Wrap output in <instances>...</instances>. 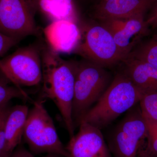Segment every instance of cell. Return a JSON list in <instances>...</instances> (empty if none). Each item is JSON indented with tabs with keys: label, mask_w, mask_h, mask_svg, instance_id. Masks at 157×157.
Returning a JSON list of instances; mask_svg holds the SVG:
<instances>
[{
	"label": "cell",
	"mask_w": 157,
	"mask_h": 157,
	"mask_svg": "<svg viewBox=\"0 0 157 157\" xmlns=\"http://www.w3.org/2000/svg\"><path fill=\"white\" fill-rule=\"evenodd\" d=\"M41 99H49L58 109L70 138L74 135L72 117L77 61L66 60L48 46L41 48Z\"/></svg>",
	"instance_id": "1"
},
{
	"label": "cell",
	"mask_w": 157,
	"mask_h": 157,
	"mask_svg": "<svg viewBox=\"0 0 157 157\" xmlns=\"http://www.w3.org/2000/svg\"><path fill=\"white\" fill-rule=\"evenodd\" d=\"M143 95L123 71L120 72L95 105L82 118L79 124L87 123L101 130L135 107Z\"/></svg>",
	"instance_id": "2"
},
{
	"label": "cell",
	"mask_w": 157,
	"mask_h": 157,
	"mask_svg": "<svg viewBox=\"0 0 157 157\" xmlns=\"http://www.w3.org/2000/svg\"><path fill=\"white\" fill-rule=\"evenodd\" d=\"M111 83L105 68L83 59L77 62L72 117L74 126H78L82 118L96 104Z\"/></svg>",
	"instance_id": "3"
},
{
	"label": "cell",
	"mask_w": 157,
	"mask_h": 157,
	"mask_svg": "<svg viewBox=\"0 0 157 157\" xmlns=\"http://www.w3.org/2000/svg\"><path fill=\"white\" fill-rule=\"evenodd\" d=\"M43 101H36L29 110L23 138L35 154H55L68 157L66 147L59 138L53 120L43 106Z\"/></svg>",
	"instance_id": "4"
},
{
	"label": "cell",
	"mask_w": 157,
	"mask_h": 157,
	"mask_svg": "<svg viewBox=\"0 0 157 157\" xmlns=\"http://www.w3.org/2000/svg\"><path fill=\"white\" fill-rule=\"evenodd\" d=\"M79 26L81 40L73 53L104 68L115 66L127 58L109 31L100 24Z\"/></svg>",
	"instance_id": "5"
},
{
	"label": "cell",
	"mask_w": 157,
	"mask_h": 157,
	"mask_svg": "<svg viewBox=\"0 0 157 157\" xmlns=\"http://www.w3.org/2000/svg\"><path fill=\"white\" fill-rule=\"evenodd\" d=\"M147 128L140 108L133 107L117 126L109 137L113 157H140L145 148Z\"/></svg>",
	"instance_id": "6"
},
{
	"label": "cell",
	"mask_w": 157,
	"mask_h": 157,
	"mask_svg": "<svg viewBox=\"0 0 157 157\" xmlns=\"http://www.w3.org/2000/svg\"><path fill=\"white\" fill-rule=\"evenodd\" d=\"M0 71L17 87L33 86L42 82L41 48L31 45L18 48L0 59Z\"/></svg>",
	"instance_id": "7"
},
{
	"label": "cell",
	"mask_w": 157,
	"mask_h": 157,
	"mask_svg": "<svg viewBox=\"0 0 157 157\" xmlns=\"http://www.w3.org/2000/svg\"><path fill=\"white\" fill-rule=\"evenodd\" d=\"M35 13L27 0H1L0 31L19 41L38 34Z\"/></svg>",
	"instance_id": "8"
},
{
	"label": "cell",
	"mask_w": 157,
	"mask_h": 157,
	"mask_svg": "<svg viewBox=\"0 0 157 157\" xmlns=\"http://www.w3.org/2000/svg\"><path fill=\"white\" fill-rule=\"evenodd\" d=\"M66 147L68 157H112L101 129L82 122Z\"/></svg>",
	"instance_id": "9"
},
{
	"label": "cell",
	"mask_w": 157,
	"mask_h": 157,
	"mask_svg": "<svg viewBox=\"0 0 157 157\" xmlns=\"http://www.w3.org/2000/svg\"><path fill=\"white\" fill-rule=\"evenodd\" d=\"M100 24L109 31L118 47L127 57L141 37L148 32L144 16L107 20L100 21Z\"/></svg>",
	"instance_id": "10"
},
{
	"label": "cell",
	"mask_w": 157,
	"mask_h": 157,
	"mask_svg": "<svg viewBox=\"0 0 157 157\" xmlns=\"http://www.w3.org/2000/svg\"><path fill=\"white\" fill-rule=\"evenodd\" d=\"M48 46L57 53H73L81 38L78 22L70 20L52 21L43 29Z\"/></svg>",
	"instance_id": "11"
},
{
	"label": "cell",
	"mask_w": 157,
	"mask_h": 157,
	"mask_svg": "<svg viewBox=\"0 0 157 157\" xmlns=\"http://www.w3.org/2000/svg\"><path fill=\"white\" fill-rule=\"evenodd\" d=\"M155 0H102L96 6L94 18L101 21L126 19L144 14Z\"/></svg>",
	"instance_id": "12"
},
{
	"label": "cell",
	"mask_w": 157,
	"mask_h": 157,
	"mask_svg": "<svg viewBox=\"0 0 157 157\" xmlns=\"http://www.w3.org/2000/svg\"><path fill=\"white\" fill-rule=\"evenodd\" d=\"M123 72L143 93L157 92V66L137 59L127 58Z\"/></svg>",
	"instance_id": "13"
},
{
	"label": "cell",
	"mask_w": 157,
	"mask_h": 157,
	"mask_svg": "<svg viewBox=\"0 0 157 157\" xmlns=\"http://www.w3.org/2000/svg\"><path fill=\"white\" fill-rule=\"evenodd\" d=\"M29 112L26 105L10 107L6 121L5 157H9L20 144Z\"/></svg>",
	"instance_id": "14"
},
{
	"label": "cell",
	"mask_w": 157,
	"mask_h": 157,
	"mask_svg": "<svg viewBox=\"0 0 157 157\" xmlns=\"http://www.w3.org/2000/svg\"><path fill=\"white\" fill-rule=\"evenodd\" d=\"M38 8L52 21L70 20L78 22L73 0H39Z\"/></svg>",
	"instance_id": "15"
},
{
	"label": "cell",
	"mask_w": 157,
	"mask_h": 157,
	"mask_svg": "<svg viewBox=\"0 0 157 157\" xmlns=\"http://www.w3.org/2000/svg\"><path fill=\"white\" fill-rule=\"evenodd\" d=\"M128 57L141 60L157 66V33L145 42L136 45Z\"/></svg>",
	"instance_id": "16"
},
{
	"label": "cell",
	"mask_w": 157,
	"mask_h": 157,
	"mask_svg": "<svg viewBox=\"0 0 157 157\" xmlns=\"http://www.w3.org/2000/svg\"><path fill=\"white\" fill-rule=\"evenodd\" d=\"M10 82L4 76H0V106L9 104L14 98L28 99L26 93L21 88L11 85Z\"/></svg>",
	"instance_id": "17"
},
{
	"label": "cell",
	"mask_w": 157,
	"mask_h": 157,
	"mask_svg": "<svg viewBox=\"0 0 157 157\" xmlns=\"http://www.w3.org/2000/svg\"><path fill=\"white\" fill-rule=\"evenodd\" d=\"M143 117L146 122L147 135L145 148L140 157H157V122Z\"/></svg>",
	"instance_id": "18"
},
{
	"label": "cell",
	"mask_w": 157,
	"mask_h": 157,
	"mask_svg": "<svg viewBox=\"0 0 157 157\" xmlns=\"http://www.w3.org/2000/svg\"><path fill=\"white\" fill-rule=\"evenodd\" d=\"M139 104L144 117L157 122V92L144 94Z\"/></svg>",
	"instance_id": "19"
},
{
	"label": "cell",
	"mask_w": 157,
	"mask_h": 157,
	"mask_svg": "<svg viewBox=\"0 0 157 157\" xmlns=\"http://www.w3.org/2000/svg\"><path fill=\"white\" fill-rule=\"evenodd\" d=\"M10 108L9 104H3L0 106V146L4 151V157L6 147L5 132L6 121Z\"/></svg>",
	"instance_id": "20"
},
{
	"label": "cell",
	"mask_w": 157,
	"mask_h": 157,
	"mask_svg": "<svg viewBox=\"0 0 157 157\" xmlns=\"http://www.w3.org/2000/svg\"><path fill=\"white\" fill-rule=\"evenodd\" d=\"M19 42L18 40L5 35L0 31V57Z\"/></svg>",
	"instance_id": "21"
},
{
	"label": "cell",
	"mask_w": 157,
	"mask_h": 157,
	"mask_svg": "<svg viewBox=\"0 0 157 157\" xmlns=\"http://www.w3.org/2000/svg\"><path fill=\"white\" fill-rule=\"evenodd\" d=\"M9 157H36L33 154L24 147L19 145Z\"/></svg>",
	"instance_id": "22"
},
{
	"label": "cell",
	"mask_w": 157,
	"mask_h": 157,
	"mask_svg": "<svg viewBox=\"0 0 157 157\" xmlns=\"http://www.w3.org/2000/svg\"><path fill=\"white\" fill-rule=\"evenodd\" d=\"M145 22L148 28H157V5L151 14L145 20Z\"/></svg>",
	"instance_id": "23"
},
{
	"label": "cell",
	"mask_w": 157,
	"mask_h": 157,
	"mask_svg": "<svg viewBox=\"0 0 157 157\" xmlns=\"http://www.w3.org/2000/svg\"><path fill=\"white\" fill-rule=\"evenodd\" d=\"M27 1L28 2L31 8L36 12L37 9H38V4L39 0H27Z\"/></svg>",
	"instance_id": "24"
},
{
	"label": "cell",
	"mask_w": 157,
	"mask_h": 157,
	"mask_svg": "<svg viewBox=\"0 0 157 157\" xmlns=\"http://www.w3.org/2000/svg\"><path fill=\"white\" fill-rule=\"evenodd\" d=\"M44 157H61L60 156L58 155H55V154H47Z\"/></svg>",
	"instance_id": "25"
},
{
	"label": "cell",
	"mask_w": 157,
	"mask_h": 157,
	"mask_svg": "<svg viewBox=\"0 0 157 157\" xmlns=\"http://www.w3.org/2000/svg\"><path fill=\"white\" fill-rule=\"evenodd\" d=\"M0 1H1V0H0Z\"/></svg>",
	"instance_id": "26"
}]
</instances>
